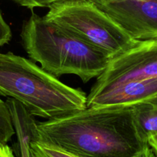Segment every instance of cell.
Returning <instances> with one entry per match:
<instances>
[{
    "instance_id": "7a4b0ae2",
    "label": "cell",
    "mask_w": 157,
    "mask_h": 157,
    "mask_svg": "<svg viewBox=\"0 0 157 157\" xmlns=\"http://www.w3.org/2000/svg\"><path fill=\"white\" fill-rule=\"evenodd\" d=\"M29 58L54 76L75 75L84 83L98 78L110 58L55 23L32 12L21 32Z\"/></svg>"
},
{
    "instance_id": "9a60e30c",
    "label": "cell",
    "mask_w": 157,
    "mask_h": 157,
    "mask_svg": "<svg viewBox=\"0 0 157 157\" xmlns=\"http://www.w3.org/2000/svg\"><path fill=\"white\" fill-rule=\"evenodd\" d=\"M0 157H14L12 150L7 144L5 146L2 150L0 152Z\"/></svg>"
},
{
    "instance_id": "ba28073f",
    "label": "cell",
    "mask_w": 157,
    "mask_h": 157,
    "mask_svg": "<svg viewBox=\"0 0 157 157\" xmlns=\"http://www.w3.org/2000/svg\"><path fill=\"white\" fill-rule=\"evenodd\" d=\"M17 136L16 151L18 157H31V142L38 139V123L23 104L13 98L6 101Z\"/></svg>"
},
{
    "instance_id": "d6986e66",
    "label": "cell",
    "mask_w": 157,
    "mask_h": 157,
    "mask_svg": "<svg viewBox=\"0 0 157 157\" xmlns=\"http://www.w3.org/2000/svg\"><path fill=\"white\" fill-rule=\"evenodd\" d=\"M31 157H35V156H34V154H33V153H32V150H31Z\"/></svg>"
},
{
    "instance_id": "5b68a950",
    "label": "cell",
    "mask_w": 157,
    "mask_h": 157,
    "mask_svg": "<svg viewBox=\"0 0 157 157\" xmlns=\"http://www.w3.org/2000/svg\"><path fill=\"white\" fill-rule=\"evenodd\" d=\"M157 78V38L134 40L110 59L107 68L90 89L94 95L128 81Z\"/></svg>"
},
{
    "instance_id": "277c9868",
    "label": "cell",
    "mask_w": 157,
    "mask_h": 157,
    "mask_svg": "<svg viewBox=\"0 0 157 157\" xmlns=\"http://www.w3.org/2000/svg\"><path fill=\"white\" fill-rule=\"evenodd\" d=\"M48 21L108 55L111 59L134 40L93 0H67L49 6Z\"/></svg>"
},
{
    "instance_id": "5bb4252c",
    "label": "cell",
    "mask_w": 157,
    "mask_h": 157,
    "mask_svg": "<svg viewBox=\"0 0 157 157\" xmlns=\"http://www.w3.org/2000/svg\"><path fill=\"white\" fill-rule=\"evenodd\" d=\"M133 157H157V156L153 150V149L150 146H148L143 151H141L140 153H139L136 156Z\"/></svg>"
},
{
    "instance_id": "8992f818",
    "label": "cell",
    "mask_w": 157,
    "mask_h": 157,
    "mask_svg": "<svg viewBox=\"0 0 157 157\" xmlns=\"http://www.w3.org/2000/svg\"><path fill=\"white\" fill-rule=\"evenodd\" d=\"M133 40L157 38V0H93Z\"/></svg>"
},
{
    "instance_id": "e0dca14e",
    "label": "cell",
    "mask_w": 157,
    "mask_h": 157,
    "mask_svg": "<svg viewBox=\"0 0 157 157\" xmlns=\"http://www.w3.org/2000/svg\"><path fill=\"white\" fill-rule=\"evenodd\" d=\"M6 145V144H1V143H0V152L2 150V149L4 148V147Z\"/></svg>"
},
{
    "instance_id": "2e32d148",
    "label": "cell",
    "mask_w": 157,
    "mask_h": 157,
    "mask_svg": "<svg viewBox=\"0 0 157 157\" xmlns=\"http://www.w3.org/2000/svg\"><path fill=\"white\" fill-rule=\"evenodd\" d=\"M148 144L157 156V135L150 138L148 140Z\"/></svg>"
},
{
    "instance_id": "4fadbf2b",
    "label": "cell",
    "mask_w": 157,
    "mask_h": 157,
    "mask_svg": "<svg viewBox=\"0 0 157 157\" xmlns=\"http://www.w3.org/2000/svg\"><path fill=\"white\" fill-rule=\"evenodd\" d=\"M12 32L9 25L6 22L0 12V47L5 45L10 41Z\"/></svg>"
},
{
    "instance_id": "9c48e42d",
    "label": "cell",
    "mask_w": 157,
    "mask_h": 157,
    "mask_svg": "<svg viewBox=\"0 0 157 157\" xmlns=\"http://www.w3.org/2000/svg\"><path fill=\"white\" fill-rule=\"evenodd\" d=\"M136 128L141 137L148 142L157 135V100L133 105Z\"/></svg>"
},
{
    "instance_id": "ac0fdd59",
    "label": "cell",
    "mask_w": 157,
    "mask_h": 157,
    "mask_svg": "<svg viewBox=\"0 0 157 157\" xmlns=\"http://www.w3.org/2000/svg\"><path fill=\"white\" fill-rule=\"evenodd\" d=\"M63 1H67V0H53V2H63Z\"/></svg>"
},
{
    "instance_id": "52a82bcc",
    "label": "cell",
    "mask_w": 157,
    "mask_h": 157,
    "mask_svg": "<svg viewBox=\"0 0 157 157\" xmlns=\"http://www.w3.org/2000/svg\"><path fill=\"white\" fill-rule=\"evenodd\" d=\"M157 100V78L128 81L94 95H87V107L133 106Z\"/></svg>"
},
{
    "instance_id": "30bf717a",
    "label": "cell",
    "mask_w": 157,
    "mask_h": 157,
    "mask_svg": "<svg viewBox=\"0 0 157 157\" xmlns=\"http://www.w3.org/2000/svg\"><path fill=\"white\" fill-rule=\"evenodd\" d=\"M31 150L35 157H80L59 147L41 142L38 139L31 142Z\"/></svg>"
},
{
    "instance_id": "3957f363",
    "label": "cell",
    "mask_w": 157,
    "mask_h": 157,
    "mask_svg": "<svg viewBox=\"0 0 157 157\" xmlns=\"http://www.w3.org/2000/svg\"><path fill=\"white\" fill-rule=\"evenodd\" d=\"M0 95L13 98L34 117L52 119L87 107V96L12 52L0 53Z\"/></svg>"
},
{
    "instance_id": "7c38bea8",
    "label": "cell",
    "mask_w": 157,
    "mask_h": 157,
    "mask_svg": "<svg viewBox=\"0 0 157 157\" xmlns=\"http://www.w3.org/2000/svg\"><path fill=\"white\" fill-rule=\"evenodd\" d=\"M21 6L33 9L35 8L49 7L53 3V0H11Z\"/></svg>"
},
{
    "instance_id": "6da1fadb",
    "label": "cell",
    "mask_w": 157,
    "mask_h": 157,
    "mask_svg": "<svg viewBox=\"0 0 157 157\" xmlns=\"http://www.w3.org/2000/svg\"><path fill=\"white\" fill-rule=\"evenodd\" d=\"M133 106L87 107L38 122V140L80 157H133L147 148Z\"/></svg>"
},
{
    "instance_id": "8fae6325",
    "label": "cell",
    "mask_w": 157,
    "mask_h": 157,
    "mask_svg": "<svg viewBox=\"0 0 157 157\" xmlns=\"http://www.w3.org/2000/svg\"><path fill=\"white\" fill-rule=\"evenodd\" d=\"M15 134L9 107L6 102L0 99V143L7 144Z\"/></svg>"
}]
</instances>
